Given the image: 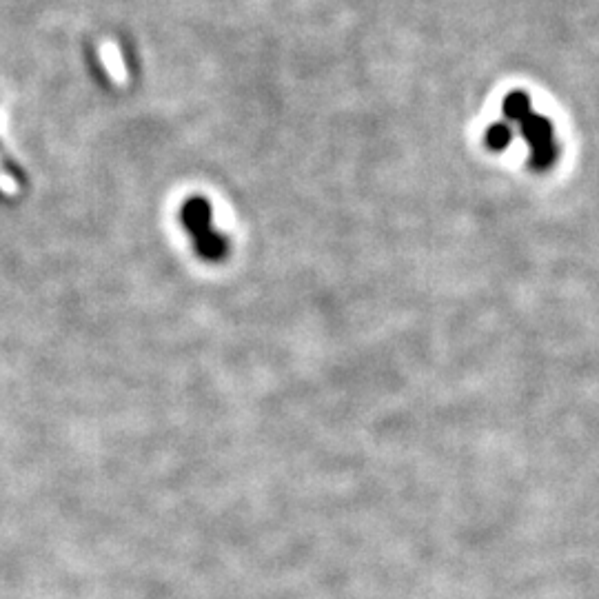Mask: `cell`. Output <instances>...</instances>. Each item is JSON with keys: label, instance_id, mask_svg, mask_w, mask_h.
<instances>
[{"label": "cell", "instance_id": "cell-1", "mask_svg": "<svg viewBox=\"0 0 599 599\" xmlns=\"http://www.w3.org/2000/svg\"><path fill=\"white\" fill-rule=\"evenodd\" d=\"M180 220L194 240L196 253L207 262L227 258L229 240L211 225V205L205 198H189L180 209Z\"/></svg>", "mask_w": 599, "mask_h": 599}, {"label": "cell", "instance_id": "cell-2", "mask_svg": "<svg viewBox=\"0 0 599 599\" xmlns=\"http://www.w3.org/2000/svg\"><path fill=\"white\" fill-rule=\"evenodd\" d=\"M517 129H520V136L529 142V167L537 171V174H544V171L551 169L557 158H560V145H557L555 140V129L551 120L531 111L529 116H524L520 123H517Z\"/></svg>", "mask_w": 599, "mask_h": 599}, {"label": "cell", "instance_id": "cell-3", "mask_svg": "<svg viewBox=\"0 0 599 599\" xmlns=\"http://www.w3.org/2000/svg\"><path fill=\"white\" fill-rule=\"evenodd\" d=\"M531 98L526 91H511L509 96L504 98L502 103V114L506 120H511V123H520L524 116L531 114Z\"/></svg>", "mask_w": 599, "mask_h": 599}, {"label": "cell", "instance_id": "cell-4", "mask_svg": "<svg viewBox=\"0 0 599 599\" xmlns=\"http://www.w3.org/2000/svg\"><path fill=\"white\" fill-rule=\"evenodd\" d=\"M486 147L491 151H504L513 142V129L509 123H495L484 136Z\"/></svg>", "mask_w": 599, "mask_h": 599}]
</instances>
